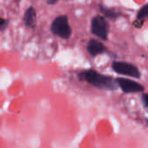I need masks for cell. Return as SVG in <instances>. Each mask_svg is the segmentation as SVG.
I'll use <instances>...</instances> for the list:
<instances>
[{"mask_svg": "<svg viewBox=\"0 0 148 148\" xmlns=\"http://www.w3.org/2000/svg\"><path fill=\"white\" fill-rule=\"evenodd\" d=\"M9 25V20L0 17V31H3Z\"/></svg>", "mask_w": 148, "mask_h": 148, "instance_id": "cell-10", "label": "cell"}, {"mask_svg": "<svg viewBox=\"0 0 148 148\" xmlns=\"http://www.w3.org/2000/svg\"><path fill=\"white\" fill-rule=\"evenodd\" d=\"M113 69L120 75H127L130 77H134L136 79L140 78L141 73L140 69L134 64L127 62H117L114 61L112 62Z\"/></svg>", "mask_w": 148, "mask_h": 148, "instance_id": "cell-4", "label": "cell"}, {"mask_svg": "<svg viewBox=\"0 0 148 148\" xmlns=\"http://www.w3.org/2000/svg\"><path fill=\"white\" fill-rule=\"evenodd\" d=\"M78 77L81 81H85L90 85L102 89V90H116L118 84L116 80L113 77L101 74L95 69H88L78 74Z\"/></svg>", "mask_w": 148, "mask_h": 148, "instance_id": "cell-1", "label": "cell"}, {"mask_svg": "<svg viewBox=\"0 0 148 148\" xmlns=\"http://www.w3.org/2000/svg\"><path fill=\"white\" fill-rule=\"evenodd\" d=\"M100 10H101V11L102 12V14L106 17L110 18V19H117L118 17H120L122 15L121 11L115 10L114 9L108 8V7H106L103 4H101L100 5Z\"/></svg>", "mask_w": 148, "mask_h": 148, "instance_id": "cell-8", "label": "cell"}, {"mask_svg": "<svg viewBox=\"0 0 148 148\" xmlns=\"http://www.w3.org/2000/svg\"><path fill=\"white\" fill-rule=\"evenodd\" d=\"M50 30L54 35L62 39H69L72 35V29L69 23L68 16L65 15L56 16L51 23Z\"/></svg>", "mask_w": 148, "mask_h": 148, "instance_id": "cell-2", "label": "cell"}, {"mask_svg": "<svg viewBox=\"0 0 148 148\" xmlns=\"http://www.w3.org/2000/svg\"><path fill=\"white\" fill-rule=\"evenodd\" d=\"M141 100H142V102H143V105H144V108H147L148 104H147V94H144L141 97Z\"/></svg>", "mask_w": 148, "mask_h": 148, "instance_id": "cell-11", "label": "cell"}, {"mask_svg": "<svg viewBox=\"0 0 148 148\" xmlns=\"http://www.w3.org/2000/svg\"><path fill=\"white\" fill-rule=\"evenodd\" d=\"M87 49L88 53L94 57L107 52V47L101 42L96 39H91L88 43Z\"/></svg>", "mask_w": 148, "mask_h": 148, "instance_id": "cell-6", "label": "cell"}, {"mask_svg": "<svg viewBox=\"0 0 148 148\" xmlns=\"http://www.w3.org/2000/svg\"><path fill=\"white\" fill-rule=\"evenodd\" d=\"M36 10L33 6H29L26 10V11L23 15L24 24L28 28H35L36 27Z\"/></svg>", "mask_w": 148, "mask_h": 148, "instance_id": "cell-7", "label": "cell"}, {"mask_svg": "<svg viewBox=\"0 0 148 148\" xmlns=\"http://www.w3.org/2000/svg\"><path fill=\"white\" fill-rule=\"evenodd\" d=\"M58 1L60 0H47V3L49 5H53V4H56Z\"/></svg>", "mask_w": 148, "mask_h": 148, "instance_id": "cell-12", "label": "cell"}, {"mask_svg": "<svg viewBox=\"0 0 148 148\" xmlns=\"http://www.w3.org/2000/svg\"><path fill=\"white\" fill-rule=\"evenodd\" d=\"M110 25L106 18L102 16H96L91 21V33L101 40L108 39Z\"/></svg>", "mask_w": 148, "mask_h": 148, "instance_id": "cell-3", "label": "cell"}, {"mask_svg": "<svg viewBox=\"0 0 148 148\" xmlns=\"http://www.w3.org/2000/svg\"><path fill=\"white\" fill-rule=\"evenodd\" d=\"M116 82L118 84V87H120L121 90L126 94L141 93L145 91V88L143 85L130 79L119 77L116 79Z\"/></svg>", "mask_w": 148, "mask_h": 148, "instance_id": "cell-5", "label": "cell"}, {"mask_svg": "<svg viewBox=\"0 0 148 148\" xmlns=\"http://www.w3.org/2000/svg\"><path fill=\"white\" fill-rule=\"evenodd\" d=\"M148 16V9H147V4L143 5L140 10H139L138 14H137V20L143 23L144 20Z\"/></svg>", "mask_w": 148, "mask_h": 148, "instance_id": "cell-9", "label": "cell"}]
</instances>
